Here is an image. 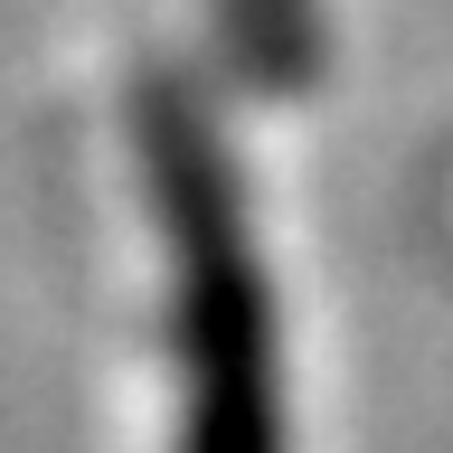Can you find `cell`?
Here are the masks:
<instances>
[{
  "mask_svg": "<svg viewBox=\"0 0 453 453\" xmlns=\"http://www.w3.org/2000/svg\"><path fill=\"white\" fill-rule=\"evenodd\" d=\"M142 180L170 246V340H180V453H283L274 293L246 236V189L226 170L189 85H142Z\"/></svg>",
  "mask_w": 453,
  "mask_h": 453,
  "instance_id": "1",
  "label": "cell"
},
{
  "mask_svg": "<svg viewBox=\"0 0 453 453\" xmlns=\"http://www.w3.org/2000/svg\"><path fill=\"white\" fill-rule=\"evenodd\" d=\"M218 28H226V48L246 57V76L274 85V95H293L311 76V57H321L311 0H218Z\"/></svg>",
  "mask_w": 453,
  "mask_h": 453,
  "instance_id": "2",
  "label": "cell"
}]
</instances>
